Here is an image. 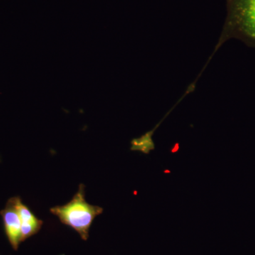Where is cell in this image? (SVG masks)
<instances>
[{"instance_id": "6da1fadb", "label": "cell", "mask_w": 255, "mask_h": 255, "mask_svg": "<svg viewBox=\"0 0 255 255\" xmlns=\"http://www.w3.org/2000/svg\"><path fill=\"white\" fill-rule=\"evenodd\" d=\"M103 211L100 206L87 202L85 186L82 184L70 202L50 209V213L57 216L60 222L75 230L84 241L89 238V231L94 220Z\"/></svg>"}, {"instance_id": "7a4b0ae2", "label": "cell", "mask_w": 255, "mask_h": 255, "mask_svg": "<svg viewBox=\"0 0 255 255\" xmlns=\"http://www.w3.org/2000/svg\"><path fill=\"white\" fill-rule=\"evenodd\" d=\"M236 38L255 47V0H230L223 39Z\"/></svg>"}, {"instance_id": "3957f363", "label": "cell", "mask_w": 255, "mask_h": 255, "mask_svg": "<svg viewBox=\"0 0 255 255\" xmlns=\"http://www.w3.org/2000/svg\"><path fill=\"white\" fill-rule=\"evenodd\" d=\"M0 215L2 218L4 231L8 241L13 249L17 251L20 243H21V224L13 198L7 201L4 209L0 211Z\"/></svg>"}, {"instance_id": "277c9868", "label": "cell", "mask_w": 255, "mask_h": 255, "mask_svg": "<svg viewBox=\"0 0 255 255\" xmlns=\"http://www.w3.org/2000/svg\"><path fill=\"white\" fill-rule=\"evenodd\" d=\"M12 198L21 220V241L23 242L36 234L41 230L43 222L41 220L37 219L29 208L23 204L19 196Z\"/></svg>"}, {"instance_id": "5b68a950", "label": "cell", "mask_w": 255, "mask_h": 255, "mask_svg": "<svg viewBox=\"0 0 255 255\" xmlns=\"http://www.w3.org/2000/svg\"><path fill=\"white\" fill-rule=\"evenodd\" d=\"M152 131L147 132L140 138H135L131 141V150L140 151L144 154H149L155 149V144L152 140Z\"/></svg>"}]
</instances>
